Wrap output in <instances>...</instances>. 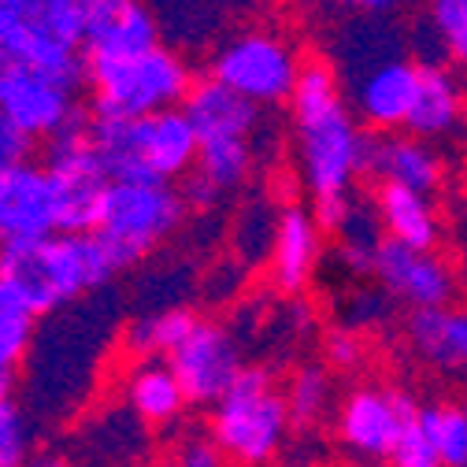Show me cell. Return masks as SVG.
<instances>
[{
	"mask_svg": "<svg viewBox=\"0 0 467 467\" xmlns=\"http://www.w3.org/2000/svg\"><path fill=\"white\" fill-rule=\"evenodd\" d=\"M386 463L389 467H441L438 445H434V438H431V431L423 423V408L408 416V423H404V431H400V438H397V445H393Z\"/></svg>",
	"mask_w": 467,
	"mask_h": 467,
	"instance_id": "30",
	"label": "cell"
},
{
	"mask_svg": "<svg viewBox=\"0 0 467 467\" xmlns=\"http://www.w3.org/2000/svg\"><path fill=\"white\" fill-rule=\"evenodd\" d=\"M337 5L353 8V12H368V16H375V12H386V8H393L397 0H337Z\"/></svg>",
	"mask_w": 467,
	"mask_h": 467,
	"instance_id": "35",
	"label": "cell"
},
{
	"mask_svg": "<svg viewBox=\"0 0 467 467\" xmlns=\"http://www.w3.org/2000/svg\"><path fill=\"white\" fill-rule=\"evenodd\" d=\"M460 119H463V93L449 75V67H441L438 60H420V89L404 130L431 141V138L452 134Z\"/></svg>",
	"mask_w": 467,
	"mask_h": 467,
	"instance_id": "21",
	"label": "cell"
},
{
	"mask_svg": "<svg viewBox=\"0 0 467 467\" xmlns=\"http://www.w3.org/2000/svg\"><path fill=\"white\" fill-rule=\"evenodd\" d=\"M301 67L305 64L297 60L294 45L282 41L278 34H264V30L238 34L234 41H226L212 60V75L219 82L245 93L260 108L282 104V100L294 97Z\"/></svg>",
	"mask_w": 467,
	"mask_h": 467,
	"instance_id": "9",
	"label": "cell"
},
{
	"mask_svg": "<svg viewBox=\"0 0 467 467\" xmlns=\"http://www.w3.org/2000/svg\"><path fill=\"white\" fill-rule=\"evenodd\" d=\"M412 412H420V404L408 393L382 389V386H360L337 408V438L360 460H389Z\"/></svg>",
	"mask_w": 467,
	"mask_h": 467,
	"instance_id": "12",
	"label": "cell"
},
{
	"mask_svg": "<svg viewBox=\"0 0 467 467\" xmlns=\"http://www.w3.org/2000/svg\"><path fill=\"white\" fill-rule=\"evenodd\" d=\"M253 138H223V141H201L193 174L204 179L219 197L238 190L253 174Z\"/></svg>",
	"mask_w": 467,
	"mask_h": 467,
	"instance_id": "24",
	"label": "cell"
},
{
	"mask_svg": "<svg viewBox=\"0 0 467 467\" xmlns=\"http://www.w3.org/2000/svg\"><path fill=\"white\" fill-rule=\"evenodd\" d=\"M190 123L197 127L201 141H223V138H256L260 130V104L238 93L234 86L219 82L215 75L193 82V89L182 100Z\"/></svg>",
	"mask_w": 467,
	"mask_h": 467,
	"instance_id": "19",
	"label": "cell"
},
{
	"mask_svg": "<svg viewBox=\"0 0 467 467\" xmlns=\"http://www.w3.org/2000/svg\"><path fill=\"white\" fill-rule=\"evenodd\" d=\"M34 467H67V463H60V460H52V456H45V460H37Z\"/></svg>",
	"mask_w": 467,
	"mask_h": 467,
	"instance_id": "37",
	"label": "cell"
},
{
	"mask_svg": "<svg viewBox=\"0 0 467 467\" xmlns=\"http://www.w3.org/2000/svg\"><path fill=\"white\" fill-rule=\"evenodd\" d=\"M423 423L438 445L441 467H467V408L463 404H431Z\"/></svg>",
	"mask_w": 467,
	"mask_h": 467,
	"instance_id": "28",
	"label": "cell"
},
{
	"mask_svg": "<svg viewBox=\"0 0 467 467\" xmlns=\"http://www.w3.org/2000/svg\"><path fill=\"white\" fill-rule=\"evenodd\" d=\"M364 174H371L375 182H397L431 193L441 182V160L431 149V141L412 130H379L375 138H368Z\"/></svg>",
	"mask_w": 467,
	"mask_h": 467,
	"instance_id": "18",
	"label": "cell"
},
{
	"mask_svg": "<svg viewBox=\"0 0 467 467\" xmlns=\"http://www.w3.org/2000/svg\"><path fill=\"white\" fill-rule=\"evenodd\" d=\"M0 56L86 82V0H0Z\"/></svg>",
	"mask_w": 467,
	"mask_h": 467,
	"instance_id": "7",
	"label": "cell"
},
{
	"mask_svg": "<svg viewBox=\"0 0 467 467\" xmlns=\"http://www.w3.org/2000/svg\"><path fill=\"white\" fill-rule=\"evenodd\" d=\"M371 204H375V215L389 238L420 245V249L438 245V215H434L431 193L412 190V186H397V182H379Z\"/></svg>",
	"mask_w": 467,
	"mask_h": 467,
	"instance_id": "22",
	"label": "cell"
},
{
	"mask_svg": "<svg viewBox=\"0 0 467 467\" xmlns=\"http://www.w3.org/2000/svg\"><path fill=\"white\" fill-rule=\"evenodd\" d=\"M119 264L97 230H56L34 242L0 245V278L41 319L104 289Z\"/></svg>",
	"mask_w": 467,
	"mask_h": 467,
	"instance_id": "2",
	"label": "cell"
},
{
	"mask_svg": "<svg viewBox=\"0 0 467 467\" xmlns=\"http://www.w3.org/2000/svg\"><path fill=\"white\" fill-rule=\"evenodd\" d=\"M289 111H294L297 171L312 201L353 193L357 174H364L368 138L330 64L312 60L301 67Z\"/></svg>",
	"mask_w": 467,
	"mask_h": 467,
	"instance_id": "1",
	"label": "cell"
},
{
	"mask_svg": "<svg viewBox=\"0 0 467 467\" xmlns=\"http://www.w3.org/2000/svg\"><path fill=\"white\" fill-rule=\"evenodd\" d=\"M404 334L416 357L427 360L434 371L467 375V308H412Z\"/></svg>",
	"mask_w": 467,
	"mask_h": 467,
	"instance_id": "20",
	"label": "cell"
},
{
	"mask_svg": "<svg viewBox=\"0 0 467 467\" xmlns=\"http://www.w3.org/2000/svg\"><path fill=\"white\" fill-rule=\"evenodd\" d=\"M197 327V316L190 308H160L152 316H141L127 327L123 341L134 357H171V348H179L186 334Z\"/></svg>",
	"mask_w": 467,
	"mask_h": 467,
	"instance_id": "25",
	"label": "cell"
},
{
	"mask_svg": "<svg viewBox=\"0 0 467 467\" xmlns=\"http://www.w3.org/2000/svg\"><path fill=\"white\" fill-rule=\"evenodd\" d=\"M12 382H16V368L0 360V386H12Z\"/></svg>",
	"mask_w": 467,
	"mask_h": 467,
	"instance_id": "36",
	"label": "cell"
},
{
	"mask_svg": "<svg viewBox=\"0 0 467 467\" xmlns=\"http://www.w3.org/2000/svg\"><path fill=\"white\" fill-rule=\"evenodd\" d=\"M82 86L86 82L67 78L60 71L16 60V56H0V111L34 141H52L56 134L86 119Z\"/></svg>",
	"mask_w": 467,
	"mask_h": 467,
	"instance_id": "8",
	"label": "cell"
},
{
	"mask_svg": "<svg viewBox=\"0 0 467 467\" xmlns=\"http://www.w3.org/2000/svg\"><path fill=\"white\" fill-rule=\"evenodd\" d=\"M127 404L130 412L149 423V427H167L182 416V408L190 404L186 400V389L179 382V375L171 371L167 360H156V357H145L130 375H127Z\"/></svg>",
	"mask_w": 467,
	"mask_h": 467,
	"instance_id": "23",
	"label": "cell"
},
{
	"mask_svg": "<svg viewBox=\"0 0 467 467\" xmlns=\"http://www.w3.org/2000/svg\"><path fill=\"white\" fill-rule=\"evenodd\" d=\"M289 427L285 393L264 368H245L212 404V438L238 467H267L282 452Z\"/></svg>",
	"mask_w": 467,
	"mask_h": 467,
	"instance_id": "6",
	"label": "cell"
},
{
	"mask_svg": "<svg viewBox=\"0 0 467 467\" xmlns=\"http://www.w3.org/2000/svg\"><path fill=\"white\" fill-rule=\"evenodd\" d=\"M226 452L212 434H186L174 445L167 467H226Z\"/></svg>",
	"mask_w": 467,
	"mask_h": 467,
	"instance_id": "31",
	"label": "cell"
},
{
	"mask_svg": "<svg viewBox=\"0 0 467 467\" xmlns=\"http://www.w3.org/2000/svg\"><path fill=\"white\" fill-rule=\"evenodd\" d=\"M60 230V201L48 167L23 160L0 171V245L34 242Z\"/></svg>",
	"mask_w": 467,
	"mask_h": 467,
	"instance_id": "14",
	"label": "cell"
},
{
	"mask_svg": "<svg viewBox=\"0 0 467 467\" xmlns=\"http://www.w3.org/2000/svg\"><path fill=\"white\" fill-rule=\"evenodd\" d=\"M163 360L179 375L186 400L201 404V408H212L245 371L242 348L234 341V334L226 327L204 323V319H197V327L186 334V341L179 348H171V357H163Z\"/></svg>",
	"mask_w": 467,
	"mask_h": 467,
	"instance_id": "11",
	"label": "cell"
},
{
	"mask_svg": "<svg viewBox=\"0 0 467 467\" xmlns=\"http://www.w3.org/2000/svg\"><path fill=\"white\" fill-rule=\"evenodd\" d=\"M330 400H334V379L319 364L301 368L285 386V404L294 427H316L330 412Z\"/></svg>",
	"mask_w": 467,
	"mask_h": 467,
	"instance_id": "26",
	"label": "cell"
},
{
	"mask_svg": "<svg viewBox=\"0 0 467 467\" xmlns=\"http://www.w3.org/2000/svg\"><path fill=\"white\" fill-rule=\"evenodd\" d=\"M323 223L305 204H285L278 212L275 245H271V282L282 294H301L323 260Z\"/></svg>",
	"mask_w": 467,
	"mask_h": 467,
	"instance_id": "16",
	"label": "cell"
},
{
	"mask_svg": "<svg viewBox=\"0 0 467 467\" xmlns=\"http://www.w3.org/2000/svg\"><path fill=\"white\" fill-rule=\"evenodd\" d=\"M371 278L408 312L452 305V294H456L452 271L434 256V249L397 242V238H389V234L379 242Z\"/></svg>",
	"mask_w": 467,
	"mask_h": 467,
	"instance_id": "13",
	"label": "cell"
},
{
	"mask_svg": "<svg viewBox=\"0 0 467 467\" xmlns=\"http://www.w3.org/2000/svg\"><path fill=\"white\" fill-rule=\"evenodd\" d=\"M86 86L100 115H149L179 108L193 75L174 48L152 45L130 56H86Z\"/></svg>",
	"mask_w": 467,
	"mask_h": 467,
	"instance_id": "4",
	"label": "cell"
},
{
	"mask_svg": "<svg viewBox=\"0 0 467 467\" xmlns=\"http://www.w3.org/2000/svg\"><path fill=\"white\" fill-rule=\"evenodd\" d=\"M30 152H34V138L30 134H23L5 111H0V171H8V167H16V163H23V160H30Z\"/></svg>",
	"mask_w": 467,
	"mask_h": 467,
	"instance_id": "33",
	"label": "cell"
},
{
	"mask_svg": "<svg viewBox=\"0 0 467 467\" xmlns=\"http://www.w3.org/2000/svg\"><path fill=\"white\" fill-rule=\"evenodd\" d=\"M186 197L174 190V182L152 179H111L100 201L97 234L108 245L111 260L123 267L141 264L152 256L186 219Z\"/></svg>",
	"mask_w": 467,
	"mask_h": 467,
	"instance_id": "5",
	"label": "cell"
},
{
	"mask_svg": "<svg viewBox=\"0 0 467 467\" xmlns=\"http://www.w3.org/2000/svg\"><path fill=\"white\" fill-rule=\"evenodd\" d=\"M393 297L386 294V289H360V294L353 297V305H348V319H353V327H371V323H382L386 319V305Z\"/></svg>",
	"mask_w": 467,
	"mask_h": 467,
	"instance_id": "34",
	"label": "cell"
},
{
	"mask_svg": "<svg viewBox=\"0 0 467 467\" xmlns=\"http://www.w3.org/2000/svg\"><path fill=\"white\" fill-rule=\"evenodd\" d=\"M30 460V427L12 386H0V467H26Z\"/></svg>",
	"mask_w": 467,
	"mask_h": 467,
	"instance_id": "29",
	"label": "cell"
},
{
	"mask_svg": "<svg viewBox=\"0 0 467 467\" xmlns=\"http://www.w3.org/2000/svg\"><path fill=\"white\" fill-rule=\"evenodd\" d=\"M427 34L441 60L467 71V0H431Z\"/></svg>",
	"mask_w": 467,
	"mask_h": 467,
	"instance_id": "27",
	"label": "cell"
},
{
	"mask_svg": "<svg viewBox=\"0 0 467 467\" xmlns=\"http://www.w3.org/2000/svg\"><path fill=\"white\" fill-rule=\"evenodd\" d=\"M45 167L56 186V201H60V230H93L111 174L93 145L86 119L48 141Z\"/></svg>",
	"mask_w": 467,
	"mask_h": 467,
	"instance_id": "10",
	"label": "cell"
},
{
	"mask_svg": "<svg viewBox=\"0 0 467 467\" xmlns=\"http://www.w3.org/2000/svg\"><path fill=\"white\" fill-rule=\"evenodd\" d=\"M160 45L145 0H86V56H130Z\"/></svg>",
	"mask_w": 467,
	"mask_h": 467,
	"instance_id": "17",
	"label": "cell"
},
{
	"mask_svg": "<svg viewBox=\"0 0 467 467\" xmlns=\"http://www.w3.org/2000/svg\"><path fill=\"white\" fill-rule=\"evenodd\" d=\"M327 360H330L334 371H357L364 364V337L353 327L334 330L327 337Z\"/></svg>",
	"mask_w": 467,
	"mask_h": 467,
	"instance_id": "32",
	"label": "cell"
},
{
	"mask_svg": "<svg viewBox=\"0 0 467 467\" xmlns=\"http://www.w3.org/2000/svg\"><path fill=\"white\" fill-rule=\"evenodd\" d=\"M463 408H467V400H463Z\"/></svg>",
	"mask_w": 467,
	"mask_h": 467,
	"instance_id": "38",
	"label": "cell"
},
{
	"mask_svg": "<svg viewBox=\"0 0 467 467\" xmlns=\"http://www.w3.org/2000/svg\"><path fill=\"white\" fill-rule=\"evenodd\" d=\"M420 89V64L404 56H382L353 78V111L371 130H404Z\"/></svg>",
	"mask_w": 467,
	"mask_h": 467,
	"instance_id": "15",
	"label": "cell"
},
{
	"mask_svg": "<svg viewBox=\"0 0 467 467\" xmlns=\"http://www.w3.org/2000/svg\"><path fill=\"white\" fill-rule=\"evenodd\" d=\"M93 145L111 179L179 182L197 167L201 138L186 108H163L149 115H86Z\"/></svg>",
	"mask_w": 467,
	"mask_h": 467,
	"instance_id": "3",
	"label": "cell"
}]
</instances>
